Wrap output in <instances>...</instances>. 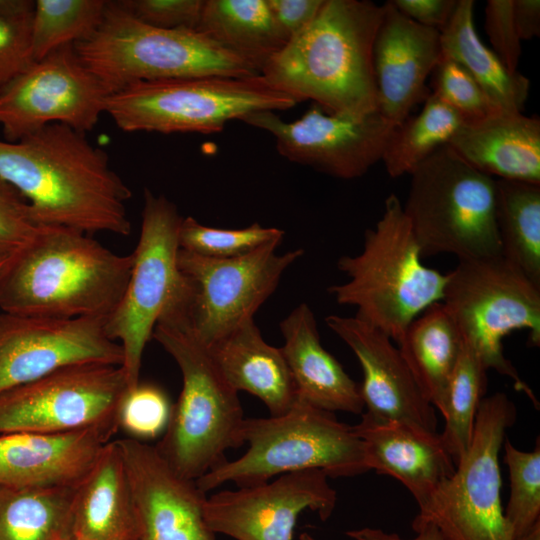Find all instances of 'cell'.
Returning a JSON list of instances; mask_svg holds the SVG:
<instances>
[{"label": "cell", "mask_w": 540, "mask_h": 540, "mask_svg": "<svg viewBox=\"0 0 540 540\" xmlns=\"http://www.w3.org/2000/svg\"><path fill=\"white\" fill-rule=\"evenodd\" d=\"M133 255L88 234L42 226L0 277L3 312L52 318H107L127 286Z\"/></svg>", "instance_id": "3"}, {"label": "cell", "mask_w": 540, "mask_h": 540, "mask_svg": "<svg viewBox=\"0 0 540 540\" xmlns=\"http://www.w3.org/2000/svg\"><path fill=\"white\" fill-rule=\"evenodd\" d=\"M109 95L81 61L74 44H67L0 87V126L10 142L50 124L86 134L105 113Z\"/></svg>", "instance_id": "15"}, {"label": "cell", "mask_w": 540, "mask_h": 540, "mask_svg": "<svg viewBox=\"0 0 540 540\" xmlns=\"http://www.w3.org/2000/svg\"><path fill=\"white\" fill-rule=\"evenodd\" d=\"M501 256L540 287V184L495 179Z\"/></svg>", "instance_id": "32"}, {"label": "cell", "mask_w": 540, "mask_h": 540, "mask_svg": "<svg viewBox=\"0 0 540 540\" xmlns=\"http://www.w3.org/2000/svg\"><path fill=\"white\" fill-rule=\"evenodd\" d=\"M412 529L417 534L411 539H404L396 533H388L380 528L363 527L346 532L352 540H444L436 526L430 522L414 518Z\"/></svg>", "instance_id": "46"}, {"label": "cell", "mask_w": 540, "mask_h": 540, "mask_svg": "<svg viewBox=\"0 0 540 540\" xmlns=\"http://www.w3.org/2000/svg\"><path fill=\"white\" fill-rule=\"evenodd\" d=\"M173 405L167 393L158 385L139 382L127 389L118 411V428L129 438L145 442L165 433Z\"/></svg>", "instance_id": "38"}, {"label": "cell", "mask_w": 540, "mask_h": 540, "mask_svg": "<svg viewBox=\"0 0 540 540\" xmlns=\"http://www.w3.org/2000/svg\"><path fill=\"white\" fill-rule=\"evenodd\" d=\"M325 323L349 346L362 367L360 391L368 413L437 432L435 409L389 336L357 316L329 315Z\"/></svg>", "instance_id": "21"}, {"label": "cell", "mask_w": 540, "mask_h": 540, "mask_svg": "<svg viewBox=\"0 0 540 540\" xmlns=\"http://www.w3.org/2000/svg\"><path fill=\"white\" fill-rule=\"evenodd\" d=\"M513 16L515 27L521 41L539 36V0H513Z\"/></svg>", "instance_id": "47"}, {"label": "cell", "mask_w": 540, "mask_h": 540, "mask_svg": "<svg viewBox=\"0 0 540 540\" xmlns=\"http://www.w3.org/2000/svg\"><path fill=\"white\" fill-rule=\"evenodd\" d=\"M485 30L493 52L509 71L517 72L522 47L514 23L513 0L487 1Z\"/></svg>", "instance_id": "43"}, {"label": "cell", "mask_w": 540, "mask_h": 540, "mask_svg": "<svg viewBox=\"0 0 540 540\" xmlns=\"http://www.w3.org/2000/svg\"><path fill=\"white\" fill-rule=\"evenodd\" d=\"M196 30L260 75L288 43L267 0H204Z\"/></svg>", "instance_id": "29"}, {"label": "cell", "mask_w": 540, "mask_h": 540, "mask_svg": "<svg viewBox=\"0 0 540 540\" xmlns=\"http://www.w3.org/2000/svg\"><path fill=\"white\" fill-rule=\"evenodd\" d=\"M118 429L108 424L58 434H0V487L77 486Z\"/></svg>", "instance_id": "22"}, {"label": "cell", "mask_w": 540, "mask_h": 540, "mask_svg": "<svg viewBox=\"0 0 540 540\" xmlns=\"http://www.w3.org/2000/svg\"><path fill=\"white\" fill-rule=\"evenodd\" d=\"M398 349L427 401L443 414L450 378L463 338L442 302L425 309L407 327Z\"/></svg>", "instance_id": "28"}, {"label": "cell", "mask_w": 540, "mask_h": 540, "mask_svg": "<svg viewBox=\"0 0 540 540\" xmlns=\"http://www.w3.org/2000/svg\"><path fill=\"white\" fill-rule=\"evenodd\" d=\"M324 0H267L269 9L288 42L316 17Z\"/></svg>", "instance_id": "44"}, {"label": "cell", "mask_w": 540, "mask_h": 540, "mask_svg": "<svg viewBox=\"0 0 540 540\" xmlns=\"http://www.w3.org/2000/svg\"><path fill=\"white\" fill-rule=\"evenodd\" d=\"M152 338L182 375L180 395L155 448L177 474L196 481L224 462L228 449L244 444L245 417L238 392L193 333L178 290L159 316Z\"/></svg>", "instance_id": "4"}, {"label": "cell", "mask_w": 540, "mask_h": 540, "mask_svg": "<svg viewBox=\"0 0 540 540\" xmlns=\"http://www.w3.org/2000/svg\"><path fill=\"white\" fill-rule=\"evenodd\" d=\"M515 418L506 394L483 397L467 451L416 519L434 524L444 540H513L501 504L498 458Z\"/></svg>", "instance_id": "11"}, {"label": "cell", "mask_w": 540, "mask_h": 540, "mask_svg": "<svg viewBox=\"0 0 540 540\" xmlns=\"http://www.w3.org/2000/svg\"><path fill=\"white\" fill-rule=\"evenodd\" d=\"M12 257L13 255L0 254V277L3 274L4 270L6 269V267L8 266V264L10 263Z\"/></svg>", "instance_id": "49"}, {"label": "cell", "mask_w": 540, "mask_h": 540, "mask_svg": "<svg viewBox=\"0 0 540 540\" xmlns=\"http://www.w3.org/2000/svg\"><path fill=\"white\" fill-rule=\"evenodd\" d=\"M108 1L37 0L32 19L34 61L53 50L90 37L101 24Z\"/></svg>", "instance_id": "35"}, {"label": "cell", "mask_w": 540, "mask_h": 540, "mask_svg": "<svg viewBox=\"0 0 540 540\" xmlns=\"http://www.w3.org/2000/svg\"><path fill=\"white\" fill-rule=\"evenodd\" d=\"M68 540H72V539L70 538V539H68Z\"/></svg>", "instance_id": "51"}, {"label": "cell", "mask_w": 540, "mask_h": 540, "mask_svg": "<svg viewBox=\"0 0 540 540\" xmlns=\"http://www.w3.org/2000/svg\"><path fill=\"white\" fill-rule=\"evenodd\" d=\"M517 540H540V522L536 523L529 531Z\"/></svg>", "instance_id": "48"}, {"label": "cell", "mask_w": 540, "mask_h": 540, "mask_svg": "<svg viewBox=\"0 0 540 540\" xmlns=\"http://www.w3.org/2000/svg\"><path fill=\"white\" fill-rule=\"evenodd\" d=\"M474 1L458 0L454 13L440 32L442 52L460 63L500 112L522 113L530 81L509 71L480 40L474 25Z\"/></svg>", "instance_id": "30"}, {"label": "cell", "mask_w": 540, "mask_h": 540, "mask_svg": "<svg viewBox=\"0 0 540 540\" xmlns=\"http://www.w3.org/2000/svg\"><path fill=\"white\" fill-rule=\"evenodd\" d=\"M424 102L419 114L406 118L389 136L381 161L392 178L410 175L435 151L448 145L466 121L433 93Z\"/></svg>", "instance_id": "33"}, {"label": "cell", "mask_w": 540, "mask_h": 540, "mask_svg": "<svg viewBox=\"0 0 540 540\" xmlns=\"http://www.w3.org/2000/svg\"><path fill=\"white\" fill-rule=\"evenodd\" d=\"M504 462L509 470L510 495L504 510L505 520L517 540L540 522V444L533 451L515 448L505 438Z\"/></svg>", "instance_id": "37"}, {"label": "cell", "mask_w": 540, "mask_h": 540, "mask_svg": "<svg viewBox=\"0 0 540 540\" xmlns=\"http://www.w3.org/2000/svg\"><path fill=\"white\" fill-rule=\"evenodd\" d=\"M120 344L105 318L0 314V393L78 364L121 366Z\"/></svg>", "instance_id": "17"}, {"label": "cell", "mask_w": 540, "mask_h": 540, "mask_svg": "<svg viewBox=\"0 0 540 540\" xmlns=\"http://www.w3.org/2000/svg\"><path fill=\"white\" fill-rule=\"evenodd\" d=\"M281 351L292 375L297 398L316 408L361 414L360 386L323 346L313 311L299 304L280 323Z\"/></svg>", "instance_id": "24"}, {"label": "cell", "mask_w": 540, "mask_h": 540, "mask_svg": "<svg viewBox=\"0 0 540 540\" xmlns=\"http://www.w3.org/2000/svg\"><path fill=\"white\" fill-rule=\"evenodd\" d=\"M283 236V230L258 223L242 229H220L202 225L188 216L182 219L178 238L182 250L208 258L231 259L271 243H281Z\"/></svg>", "instance_id": "36"}, {"label": "cell", "mask_w": 540, "mask_h": 540, "mask_svg": "<svg viewBox=\"0 0 540 540\" xmlns=\"http://www.w3.org/2000/svg\"><path fill=\"white\" fill-rule=\"evenodd\" d=\"M352 428L363 441L369 471L397 479L419 508L455 471V463L438 432L368 412Z\"/></svg>", "instance_id": "23"}, {"label": "cell", "mask_w": 540, "mask_h": 540, "mask_svg": "<svg viewBox=\"0 0 540 540\" xmlns=\"http://www.w3.org/2000/svg\"><path fill=\"white\" fill-rule=\"evenodd\" d=\"M133 502L138 540H216L204 516L206 493L177 474L155 446L115 440Z\"/></svg>", "instance_id": "19"}, {"label": "cell", "mask_w": 540, "mask_h": 540, "mask_svg": "<svg viewBox=\"0 0 540 540\" xmlns=\"http://www.w3.org/2000/svg\"><path fill=\"white\" fill-rule=\"evenodd\" d=\"M124 7L139 21L166 29H196L204 0H124Z\"/></svg>", "instance_id": "42"}, {"label": "cell", "mask_w": 540, "mask_h": 540, "mask_svg": "<svg viewBox=\"0 0 540 540\" xmlns=\"http://www.w3.org/2000/svg\"><path fill=\"white\" fill-rule=\"evenodd\" d=\"M410 175L403 210L422 257L451 254L459 261L501 255L495 178L473 168L449 145Z\"/></svg>", "instance_id": "8"}, {"label": "cell", "mask_w": 540, "mask_h": 540, "mask_svg": "<svg viewBox=\"0 0 540 540\" xmlns=\"http://www.w3.org/2000/svg\"><path fill=\"white\" fill-rule=\"evenodd\" d=\"M41 227L26 199L0 178V254H16L37 236Z\"/></svg>", "instance_id": "41"}, {"label": "cell", "mask_w": 540, "mask_h": 540, "mask_svg": "<svg viewBox=\"0 0 540 540\" xmlns=\"http://www.w3.org/2000/svg\"><path fill=\"white\" fill-rule=\"evenodd\" d=\"M242 439L247 451L227 459L196 480L205 493L232 482L259 485L277 475L318 469L328 477H353L369 471L363 441L333 412L297 399L286 413L245 418Z\"/></svg>", "instance_id": "7"}, {"label": "cell", "mask_w": 540, "mask_h": 540, "mask_svg": "<svg viewBox=\"0 0 540 540\" xmlns=\"http://www.w3.org/2000/svg\"><path fill=\"white\" fill-rule=\"evenodd\" d=\"M72 540H138L136 517L119 448L105 445L77 485Z\"/></svg>", "instance_id": "27"}, {"label": "cell", "mask_w": 540, "mask_h": 540, "mask_svg": "<svg viewBox=\"0 0 540 540\" xmlns=\"http://www.w3.org/2000/svg\"><path fill=\"white\" fill-rule=\"evenodd\" d=\"M279 245L271 243L231 259L179 249L181 301L193 333L204 345L210 346L252 320L284 271L304 254L302 249L277 254Z\"/></svg>", "instance_id": "13"}, {"label": "cell", "mask_w": 540, "mask_h": 540, "mask_svg": "<svg viewBox=\"0 0 540 540\" xmlns=\"http://www.w3.org/2000/svg\"><path fill=\"white\" fill-rule=\"evenodd\" d=\"M128 389L121 366H68L0 393V434H58L117 424Z\"/></svg>", "instance_id": "14"}, {"label": "cell", "mask_w": 540, "mask_h": 540, "mask_svg": "<svg viewBox=\"0 0 540 540\" xmlns=\"http://www.w3.org/2000/svg\"><path fill=\"white\" fill-rule=\"evenodd\" d=\"M476 170L497 179L540 184V120L495 112L465 121L448 144Z\"/></svg>", "instance_id": "25"}, {"label": "cell", "mask_w": 540, "mask_h": 540, "mask_svg": "<svg viewBox=\"0 0 540 540\" xmlns=\"http://www.w3.org/2000/svg\"><path fill=\"white\" fill-rule=\"evenodd\" d=\"M442 303L466 344L487 370L509 377L535 406L538 401L503 352V340L528 331L530 346L540 344V287L504 257L459 260L447 273Z\"/></svg>", "instance_id": "10"}, {"label": "cell", "mask_w": 540, "mask_h": 540, "mask_svg": "<svg viewBox=\"0 0 540 540\" xmlns=\"http://www.w3.org/2000/svg\"><path fill=\"white\" fill-rule=\"evenodd\" d=\"M337 502L322 470L286 473L265 483L222 490L204 503L209 528L236 540H293L299 515L309 509L326 521Z\"/></svg>", "instance_id": "18"}, {"label": "cell", "mask_w": 540, "mask_h": 540, "mask_svg": "<svg viewBox=\"0 0 540 540\" xmlns=\"http://www.w3.org/2000/svg\"><path fill=\"white\" fill-rule=\"evenodd\" d=\"M373 44L378 111L395 127L430 95L426 80L442 56L440 32L386 2Z\"/></svg>", "instance_id": "20"}, {"label": "cell", "mask_w": 540, "mask_h": 540, "mask_svg": "<svg viewBox=\"0 0 540 540\" xmlns=\"http://www.w3.org/2000/svg\"><path fill=\"white\" fill-rule=\"evenodd\" d=\"M34 1L0 0V87L33 62Z\"/></svg>", "instance_id": "39"}, {"label": "cell", "mask_w": 540, "mask_h": 540, "mask_svg": "<svg viewBox=\"0 0 540 540\" xmlns=\"http://www.w3.org/2000/svg\"><path fill=\"white\" fill-rule=\"evenodd\" d=\"M432 74V93L458 111L466 121L500 112L492 105L471 74L443 52Z\"/></svg>", "instance_id": "40"}, {"label": "cell", "mask_w": 540, "mask_h": 540, "mask_svg": "<svg viewBox=\"0 0 540 540\" xmlns=\"http://www.w3.org/2000/svg\"><path fill=\"white\" fill-rule=\"evenodd\" d=\"M241 121L270 133L289 161L341 179L361 177L381 161L395 127L378 110L351 117L324 113L317 105L293 122L273 111L251 113Z\"/></svg>", "instance_id": "16"}, {"label": "cell", "mask_w": 540, "mask_h": 540, "mask_svg": "<svg viewBox=\"0 0 540 540\" xmlns=\"http://www.w3.org/2000/svg\"><path fill=\"white\" fill-rule=\"evenodd\" d=\"M384 5L324 0L313 21L273 57L262 76L297 102L329 114L362 117L378 110L373 44Z\"/></svg>", "instance_id": "2"}, {"label": "cell", "mask_w": 540, "mask_h": 540, "mask_svg": "<svg viewBox=\"0 0 540 540\" xmlns=\"http://www.w3.org/2000/svg\"><path fill=\"white\" fill-rule=\"evenodd\" d=\"M299 540H317L312 535L304 532L299 536Z\"/></svg>", "instance_id": "50"}, {"label": "cell", "mask_w": 540, "mask_h": 540, "mask_svg": "<svg viewBox=\"0 0 540 540\" xmlns=\"http://www.w3.org/2000/svg\"><path fill=\"white\" fill-rule=\"evenodd\" d=\"M228 383L237 391L259 398L270 416L290 410L296 387L281 351L263 339L254 319L207 346Z\"/></svg>", "instance_id": "26"}, {"label": "cell", "mask_w": 540, "mask_h": 540, "mask_svg": "<svg viewBox=\"0 0 540 540\" xmlns=\"http://www.w3.org/2000/svg\"><path fill=\"white\" fill-rule=\"evenodd\" d=\"M487 369L463 342V348L450 378L442 441L455 466L467 451L474 430L478 406L487 389Z\"/></svg>", "instance_id": "34"}, {"label": "cell", "mask_w": 540, "mask_h": 540, "mask_svg": "<svg viewBox=\"0 0 540 540\" xmlns=\"http://www.w3.org/2000/svg\"><path fill=\"white\" fill-rule=\"evenodd\" d=\"M74 47L110 94L139 82L260 75L196 29L149 26L121 1H108L99 27Z\"/></svg>", "instance_id": "6"}, {"label": "cell", "mask_w": 540, "mask_h": 540, "mask_svg": "<svg viewBox=\"0 0 540 540\" xmlns=\"http://www.w3.org/2000/svg\"><path fill=\"white\" fill-rule=\"evenodd\" d=\"M176 206L144 190L142 225L124 294L105 319V331L123 351L121 368L128 389L140 382L142 357L155 324L181 281L177 265L179 228Z\"/></svg>", "instance_id": "12"}, {"label": "cell", "mask_w": 540, "mask_h": 540, "mask_svg": "<svg viewBox=\"0 0 540 540\" xmlns=\"http://www.w3.org/2000/svg\"><path fill=\"white\" fill-rule=\"evenodd\" d=\"M0 178L26 199L40 226L131 232V190L107 153L69 126L50 124L18 141L0 140Z\"/></svg>", "instance_id": "1"}, {"label": "cell", "mask_w": 540, "mask_h": 540, "mask_svg": "<svg viewBox=\"0 0 540 540\" xmlns=\"http://www.w3.org/2000/svg\"><path fill=\"white\" fill-rule=\"evenodd\" d=\"M338 269L348 280L328 293L340 305L398 343L409 324L425 309L442 302L447 274L422 262L419 244L403 205L392 193L374 228L364 235L363 250L342 256Z\"/></svg>", "instance_id": "5"}, {"label": "cell", "mask_w": 540, "mask_h": 540, "mask_svg": "<svg viewBox=\"0 0 540 540\" xmlns=\"http://www.w3.org/2000/svg\"><path fill=\"white\" fill-rule=\"evenodd\" d=\"M76 487H0V540L70 539Z\"/></svg>", "instance_id": "31"}, {"label": "cell", "mask_w": 540, "mask_h": 540, "mask_svg": "<svg viewBox=\"0 0 540 540\" xmlns=\"http://www.w3.org/2000/svg\"><path fill=\"white\" fill-rule=\"evenodd\" d=\"M297 103L262 75L209 76L129 85L108 96L105 113L125 132L208 134L251 113Z\"/></svg>", "instance_id": "9"}, {"label": "cell", "mask_w": 540, "mask_h": 540, "mask_svg": "<svg viewBox=\"0 0 540 540\" xmlns=\"http://www.w3.org/2000/svg\"><path fill=\"white\" fill-rule=\"evenodd\" d=\"M458 0H392L395 7L416 23L441 32L450 21Z\"/></svg>", "instance_id": "45"}]
</instances>
